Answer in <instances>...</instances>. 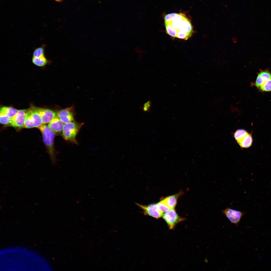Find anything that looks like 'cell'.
<instances>
[{"label":"cell","instance_id":"obj_1","mask_svg":"<svg viewBox=\"0 0 271 271\" xmlns=\"http://www.w3.org/2000/svg\"><path fill=\"white\" fill-rule=\"evenodd\" d=\"M84 123L72 122L63 125L62 136L65 140L77 144L76 137Z\"/></svg>","mask_w":271,"mask_h":271},{"label":"cell","instance_id":"obj_2","mask_svg":"<svg viewBox=\"0 0 271 271\" xmlns=\"http://www.w3.org/2000/svg\"><path fill=\"white\" fill-rule=\"evenodd\" d=\"M42 135L43 141L48 149L49 152L52 158H54L53 140L54 133L50 130L48 125L42 124L38 127Z\"/></svg>","mask_w":271,"mask_h":271},{"label":"cell","instance_id":"obj_3","mask_svg":"<svg viewBox=\"0 0 271 271\" xmlns=\"http://www.w3.org/2000/svg\"><path fill=\"white\" fill-rule=\"evenodd\" d=\"M162 217L170 229H173L177 223L184 219L178 215L174 209H170L163 213Z\"/></svg>","mask_w":271,"mask_h":271},{"label":"cell","instance_id":"obj_4","mask_svg":"<svg viewBox=\"0 0 271 271\" xmlns=\"http://www.w3.org/2000/svg\"><path fill=\"white\" fill-rule=\"evenodd\" d=\"M222 213L231 223L238 227L241 219L245 214L242 211L228 207L222 211Z\"/></svg>","mask_w":271,"mask_h":271},{"label":"cell","instance_id":"obj_5","mask_svg":"<svg viewBox=\"0 0 271 271\" xmlns=\"http://www.w3.org/2000/svg\"><path fill=\"white\" fill-rule=\"evenodd\" d=\"M136 204L143 210L145 215L158 219L162 217L163 214L157 209L156 204H152L147 205L138 203H136Z\"/></svg>","mask_w":271,"mask_h":271},{"label":"cell","instance_id":"obj_6","mask_svg":"<svg viewBox=\"0 0 271 271\" xmlns=\"http://www.w3.org/2000/svg\"><path fill=\"white\" fill-rule=\"evenodd\" d=\"M26 110L27 109L18 110L16 115L11 119L9 124L14 127L19 128L24 127Z\"/></svg>","mask_w":271,"mask_h":271},{"label":"cell","instance_id":"obj_7","mask_svg":"<svg viewBox=\"0 0 271 271\" xmlns=\"http://www.w3.org/2000/svg\"><path fill=\"white\" fill-rule=\"evenodd\" d=\"M35 107L40 115L42 124L49 123L57 116V113L51 109Z\"/></svg>","mask_w":271,"mask_h":271},{"label":"cell","instance_id":"obj_8","mask_svg":"<svg viewBox=\"0 0 271 271\" xmlns=\"http://www.w3.org/2000/svg\"><path fill=\"white\" fill-rule=\"evenodd\" d=\"M72 107L61 110L57 113V116L63 123L72 122L74 120Z\"/></svg>","mask_w":271,"mask_h":271},{"label":"cell","instance_id":"obj_9","mask_svg":"<svg viewBox=\"0 0 271 271\" xmlns=\"http://www.w3.org/2000/svg\"><path fill=\"white\" fill-rule=\"evenodd\" d=\"M63 123L57 116L48 123V126L54 133L59 134L62 133Z\"/></svg>","mask_w":271,"mask_h":271},{"label":"cell","instance_id":"obj_10","mask_svg":"<svg viewBox=\"0 0 271 271\" xmlns=\"http://www.w3.org/2000/svg\"><path fill=\"white\" fill-rule=\"evenodd\" d=\"M182 193L180 191L177 194L162 198L160 201L166 205L170 209H174L176 205L178 198Z\"/></svg>","mask_w":271,"mask_h":271},{"label":"cell","instance_id":"obj_11","mask_svg":"<svg viewBox=\"0 0 271 271\" xmlns=\"http://www.w3.org/2000/svg\"><path fill=\"white\" fill-rule=\"evenodd\" d=\"M271 79V74L268 71H261L258 74L255 83V86L259 88L266 81Z\"/></svg>","mask_w":271,"mask_h":271},{"label":"cell","instance_id":"obj_12","mask_svg":"<svg viewBox=\"0 0 271 271\" xmlns=\"http://www.w3.org/2000/svg\"><path fill=\"white\" fill-rule=\"evenodd\" d=\"M177 31V33L185 32L191 35L193 31V28L191 23L186 17L181 22Z\"/></svg>","mask_w":271,"mask_h":271},{"label":"cell","instance_id":"obj_13","mask_svg":"<svg viewBox=\"0 0 271 271\" xmlns=\"http://www.w3.org/2000/svg\"><path fill=\"white\" fill-rule=\"evenodd\" d=\"M32 112V120L34 127H38L42 124L40 115L35 109V106H32L31 108Z\"/></svg>","mask_w":271,"mask_h":271},{"label":"cell","instance_id":"obj_14","mask_svg":"<svg viewBox=\"0 0 271 271\" xmlns=\"http://www.w3.org/2000/svg\"><path fill=\"white\" fill-rule=\"evenodd\" d=\"M186 18V17L184 14L182 13H177L171 21L168 22L170 23L172 27L176 31L177 33V30L181 22Z\"/></svg>","mask_w":271,"mask_h":271},{"label":"cell","instance_id":"obj_15","mask_svg":"<svg viewBox=\"0 0 271 271\" xmlns=\"http://www.w3.org/2000/svg\"><path fill=\"white\" fill-rule=\"evenodd\" d=\"M253 139L251 133H248L241 140L237 143L241 148H247L251 146Z\"/></svg>","mask_w":271,"mask_h":271},{"label":"cell","instance_id":"obj_16","mask_svg":"<svg viewBox=\"0 0 271 271\" xmlns=\"http://www.w3.org/2000/svg\"><path fill=\"white\" fill-rule=\"evenodd\" d=\"M32 61L34 64L40 67L44 66L51 62L46 58L44 55L38 57H33Z\"/></svg>","mask_w":271,"mask_h":271},{"label":"cell","instance_id":"obj_17","mask_svg":"<svg viewBox=\"0 0 271 271\" xmlns=\"http://www.w3.org/2000/svg\"><path fill=\"white\" fill-rule=\"evenodd\" d=\"M18 110L12 107L4 106L0 109V113L5 114L11 119L16 115Z\"/></svg>","mask_w":271,"mask_h":271},{"label":"cell","instance_id":"obj_18","mask_svg":"<svg viewBox=\"0 0 271 271\" xmlns=\"http://www.w3.org/2000/svg\"><path fill=\"white\" fill-rule=\"evenodd\" d=\"M31 114L32 112L30 108L27 109L24 127L26 128H30L34 127L32 120Z\"/></svg>","mask_w":271,"mask_h":271},{"label":"cell","instance_id":"obj_19","mask_svg":"<svg viewBox=\"0 0 271 271\" xmlns=\"http://www.w3.org/2000/svg\"><path fill=\"white\" fill-rule=\"evenodd\" d=\"M248 133L245 130L243 129H239L237 130L234 134V137L238 143L244 138Z\"/></svg>","mask_w":271,"mask_h":271},{"label":"cell","instance_id":"obj_20","mask_svg":"<svg viewBox=\"0 0 271 271\" xmlns=\"http://www.w3.org/2000/svg\"><path fill=\"white\" fill-rule=\"evenodd\" d=\"M165 26L167 34L170 36L176 37L177 32L172 27L170 23L165 21Z\"/></svg>","mask_w":271,"mask_h":271},{"label":"cell","instance_id":"obj_21","mask_svg":"<svg viewBox=\"0 0 271 271\" xmlns=\"http://www.w3.org/2000/svg\"><path fill=\"white\" fill-rule=\"evenodd\" d=\"M156 205L158 210L163 214L170 209L166 205L161 201L156 204Z\"/></svg>","mask_w":271,"mask_h":271},{"label":"cell","instance_id":"obj_22","mask_svg":"<svg viewBox=\"0 0 271 271\" xmlns=\"http://www.w3.org/2000/svg\"><path fill=\"white\" fill-rule=\"evenodd\" d=\"M259 88L262 91H271V79L266 81Z\"/></svg>","mask_w":271,"mask_h":271},{"label":"cell","instance_id":"obj_23","mask_svg":"<svg viewBox=\"0 0 271 271\" xmlns=\"http://www.w3.org/2000/svg\"><path fill=\"white\" fill-rule=\"evenodd\" d=\"M11 119L5 114L0 113V123L3 124H9Z\"/></svg>","mask_w":271,"mask_h":271},{"label":"cell","instance_id":"obj_24","mask_svg":"<svg viewBox=\"0 0 271 271\" xmlns=\"http://www.w3.org/2000/svg\"><path fill=\"white\" fill-rule=\"evenodd\" d=\"M44 49L42 47L36 48L33 52V57H38L44 55Z\"/></svg>","mask_w":271,"mask_h":271},{"label":"cell","instance_id":"obj_25","mask_svg":"<svg viewBox=\"0 0 271 271\" xmlns=\"http://www.w3.org/2000/svg\"><path fill=\"white\" fill-rule=\"evenodd\" d=\"M177 14V13H172L166 15L164 17L165 21L167 22L171 21Z\"/></svg>","mask_w":271,"mask_h":271},{"label":"cell","instance_id":"obj_26","mask_svg":"<svg viewBox=\"0 0 271 271\" xmlns=\"http://www.w3.org/2000/svg\"><path fill=\"white\" fill-rule=\"evenodd\" d=\"M151 105V102L148 100L145 103L143 107V110L144 112H149L150 110Z\"/></svg>","mask_w":271,"mask_h":271},{"label":"cell","instance_id":"obj_27","mask_svg":"<svg viewBox=\"0 0 271 271\" xmlns=\"http://www.w3.org/2000/svg\"><path fill=\"white\" fill-rule=\"evenodd\" d=\"M56 1L58 2H61L62 1V0H55Z\"/></svg>","mask_w":271,"mask_h":271}]
</instances>
